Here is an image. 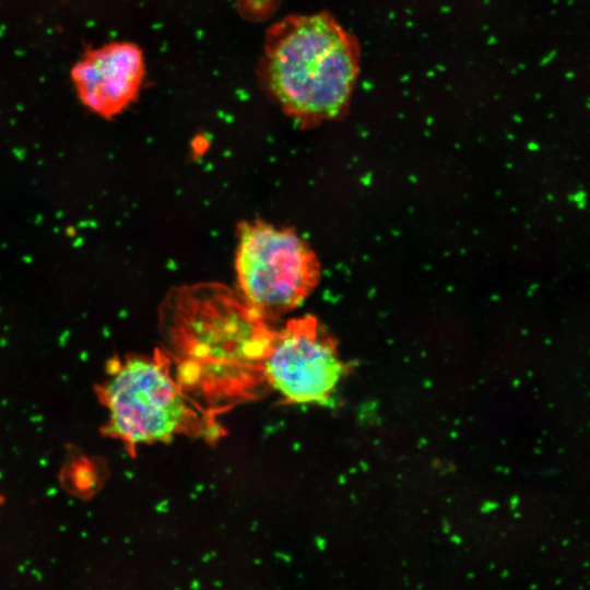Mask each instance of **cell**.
<instances>
[{
	"instance_id": "cell-1",
	"label": "cell",
	"mask_w": 590,
	"mask_h": 590,
	"mask_svg": "<svg viewBox=\"0 0 590 590\" xmlns=\"http://www.w3.org/2000/svg\"><path fill=\"white\" fill-rule=\"evenodd\" d=\"M167 352L185 391L214 414L257 397L274 329L224 284L172 291L162 310Z\"/></svg>"
},
{
	"instance_id": "cell-2",
	"label": "cell",
	"mask_w": 590,
	"mask_h": 590,
	"mask_svg": "<svg viewBox=\"0 0 590 590\" xmlns=\"http://www.w3.org/2000/svg\"><path fill=\"white\" fill-rule=\"evenodd\" d=\"M267 81L283 108L307 120L338 116L358 72L355 40L328 14L274 24L266 44Z\"/></svg>"
},
{
	"instance_id": "cell-3",
	"label": "cell",
	"mask_w": 590,
	"mask_h": 590,
	"mask_svg": "<svg viewBox=\"0 0 590 590\" xmlns=\"http://www.w3.org/2000/svg\"><path fill=\"white\" fill-rule=\"evenodd\" d=\"M108 432L131 446L168 441L177 435L216 439L222 430L178 382L164 352L118 363L103 388Z\"/></svg>"
},
{
	"instance_id": "cell-4",
	"label": "cell",
	"mask_w": 590,
	"mask_h": 590,
	"mask_svg": "<svg viewBox=\"0 0 590 590\" xmlns=\"http://www.w3.org/2000/svg\"><path fill=\"white\" fill-rule=\"evenodd\" d=\"M235 270L239 295L268 320L298 307L320 276L318 258L300 236L259 220L239 224Z\"/></svg>"
},
{
	"instance_id": "cell-5",
	"label": "cell",
	"mask_w": 590,
	"mask_h": 590,
	"mask_svg": "<svg viewBox=\"0 0 590 590\" xmlns=\"http://www.w3.org/2000/svg\"><path fill=\"white\" fill-rule=\"evenodd\" d=\"M344 373L335 342L310 315L275 330L263 362L264 382L293 404H327Z\"/></svg>"
},
{
	"instance_id": "cell-6",
	"label": "cell",
	"mask_w": 590,
	"mask_h": 590,
	"mask_svg": "<svg viewBox=\"0 0 590 590\" xmlns=\"http://www.w3.org/2000/svg\"><path fill=\"white\" fill-rule=\"evenodd\" d=\"M143 78L142 50L129 42H113L91 49L71 70L80 101L105 118L120 114L135 99Z\"/></svg>"
}]
</instances>
